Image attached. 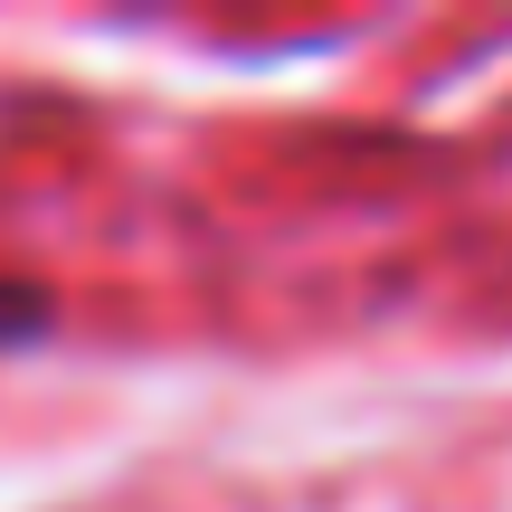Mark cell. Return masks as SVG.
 <instances>
[{
  "label": "cell",
  "instance_id": "cell-1",
  "mask_svg": "<svg viewBox=\"0 0 512 512\" xmlns=\"http://www.w3.org/2000/svg\"><path fill=\"white\" fill-rule=\"evenodd\" d=\"M38 323H48V313H38V294H29V285H0V342H29Z\"/></svg>",
  "mask_w": 512,
  "mask_h": 512
}]
</instances>
